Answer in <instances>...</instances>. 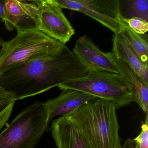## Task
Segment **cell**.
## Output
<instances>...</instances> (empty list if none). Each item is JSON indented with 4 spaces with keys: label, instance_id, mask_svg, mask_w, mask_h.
Instances as JSON below:
<instances>
[{
    "label": "cell",
    "instance_id": "3957f363",
    "mask_svg": "<svg viewBox=\"0 0 148 148\" xmlns=\"http://www.w3.org/2000/svg\"><path fill=\"white\" fill-rule=\"evenodd\" d=\"M66 44L48 37L39 30L17 32L14 38H0V76L27 62L51 55Z\"/></svg>",
    "mask_w": 148,
    "mask_h": 148
},
{
    "label": "cell",
    "instance_id": "ac0fdd59",
    "mask_svg": "<svg viewBox=\"0 0 148 148\" xmlns=\"http://www.w3.org/2000/svg\"><path fill=\"white\" fill-rule=\"evenodd\" d=\"M136 148H148V113L145 114V121L141 126L139 135L133 139Z\"/></svg>",
    "mask_w": 148,
    "mask_h": 148
},
{
    "label": "cell",
    "instance_id": "ffe728a7",
    "mask_svg": "<svg viewBox=\"0 0 148 148\" xmlns=\"http://www.w3.org/2000/svg\"><path fill=\"white\" fill-rule=\"evenodd\" d=\"M5 1V0H0V18H1V20L4 17Z\"/></svg>",
    "mask_w": 148,
    "mask_h": 148
},
{
    "label": "cell",
    "instance_id": "7a4b0ae2",
    "mask_svg": "<svg viewBox=\"0 0 148 148\" xmlns=\"http://www.w3.org/2000/svg\"><path fill=\"white\" fill-rule=\"evenodd\" d=\"M114 103L96 98L67 114L80 130L89 148H121Z\"/></svg>",
    "mask_w": 148,
    "mask_h": 148
},
{
    "label": "cell",
    "instance_id": "8992f818",
    "mask_svg": "<svg viewBox=\"0 0 148 148\" xmlns=\"http://www.w3.org/2000/svg\"><path fill=\"white\" fill-rule=\"evenodd\" d=\"M61 8L82 13L112 31L119 33L123 28L119 0H54Z\"/></svg>",
    "mask_w": 148,
    "mask_h": 148
},
{
    "label": "cell",
    "instance_id": "5b68a950",
    "mask_svg": "<svg viewBox=\"0 0 148 148\" xmlns=\"http://www.w3.org/2000/svg\"><path fill=\"white\" fill-rule=\"evenodd\" d=\"M58 87L61 90H76L110 101L116 105L117 109L133 102L131 90L119 73L90 71L85 77L67 81Z\"/></svg>",
    "mask_w": 148,
    "mask_h": 148
},
{
    "label": "cell",
    "instance_id": "6da1fadb",
    "mask_svg": "<svg viewBox=\"0 0 148 148\" xmlns=\"http://www.w3.org/2000/svg\"><path fill=\"white\" fill-rule=\"evenodd\" d=\"M89 70L64 45L59 51L27 62L0 76V86L15 100L36 96L70 80L83 77Z\"/></svg>",
    "mask_w": 148,
    "mask_h": 148
},
{
    "label": "cell",
    "instance_id": "5bb4252c",
    "mask_svg": "<svg viewBox=\"0 0 148 148\" xmlns=\"http://www.w3.org/2000/svg\"><path fill=\"white\" fill-rule=\"evenodd\" d=\"M121 21L123 28L120 32L137 54L141 61L148 65V44L147 35L145 34H140L136 33L132 31L122 20Z\"/></svg>",
    "mask_w": 148,
    "mask_h": 148
},
{
    "label": "cell",
    "instance_id": "d6986e66",
    "mask_svg": "<svg viewBox=\"0 0 148 148\" xmlns=\"http://www.w3.org/2000/svg\"><path fill=\"white\" fill-rule=\"evenodd\" d=\"M121 148H136V143L133 139H126L124 143L121 145Z\"/></svg>",
    "mask_w": 148,
    "mask_h": 148
},
{
    "label": "cell",
    "instance_id": "8fae6325",
    "mask_svg": "<svg viewBox=\"0 0 148 148\" xmlns=\"http://www.w3.org/2000/svg\"><path fill=\"white\" fill-rule=\"evenodd\" d=\"M96 97L76 90H62L58 97L44 103L47 112L49 122L57 116L67 115L88 101Z\"/></svg>",
    "mask_w": 148,
    "mask_h": 148
},
{
    "label": "cell",
    "instance_id": "4fadbf2b",
    "mask_svg": "<svg viewBox=\"0 0 148 148\" xmlns=\"http://www.w3.org/2000/svg\"><path fill=\"white\" fill-rule=\"evenodd\" d=\"M111 52L117 58L127 64L148 84V65L141 61L121 32L113 35Z\"/></svg>",
    "mask_w": 148,
    "mask_h": 148
},
{
    "label": "cell",
    "instance_id": "277c9868",
    "mask_svg": "<svg viewBox=\"0 0 148 148\" xmlns=\"http://www.w3.org/2000/svg\"><path fill=\"white\" fill-rule=\"evenodd\" d=\"M44 103L36 102L24 109L0 133V148H34L50 131Z\"/></svg>",
    "mask_w": 148,
    "mask_h": 148
},
{
    "label": "cell",
    "instance_id": "2e32d148",
    "mask_svg": "<svg viewBox=\"0 0 148 148\" xmlns=\"http://www.w3.org/2000/svg\"><path fill=\"white\" fill-rule=\"evenodd\" d=\"M15 101L12 94L0 86V131L9 120Z\"/></svg>",
    "mask_w": 148,
    "mask_h": 148
},
{
    "label": "cell",
    "instance_id": "7c38bea8",
    "mask_svg": "<svg viewBox=\"0 0 148 148\" xmlns=\"http://www.w3.org/2000/svg\"><path fill=\"white\" fill-rule=\"evenodd\" d=\"M112 53L119 74L125 80L132 92L133 102L138 105L144 113H148V84L145 83L129 65L117 58Z\"/></svg>",
    "mask_w": 148,
    "mask_h": 148
},
{
    "label": "cell",
    "instance_id": "9a60e30c",
    "mask_svg": "<svg viewBox=\"0 0 148 148\" xmlns=\"http://www.w3.org/2000/svg\"><path fill=\"white\" fill-rule=\"evenodd\" d=\"M125 15L123 18L138 17L148 21V1L147 0H127L123 1Z\"/></svg>",
    "mask_w": 148,
    "mask_h": 148
},
{
    "label": "cell",
    "instance_id": "ba28073f",
    "mask_svg": "<svg viewBox=\"0 0 148 148\" xmlns=\"http://www.w3.org/2000/svg\"><path fill=\"white\" fill-rule=\"evenodd\" d=\"M38 7L34 1L5 0L4 17L1 20L7 30L17 32L37 28Z\"/></svg>",
    "mask_w": 148,
    "mask_h": 148
},
{
    "label": "cell",
    "instance_id": "52a82bcc",
    "mask_svg": "<svg viewBox=\"0 0 148 148\" xmlns=\"http://www.w3.org/2000/svg\"><path fill=\"white\" fill-rule=\"evenodd\" d=\"M38 7L37 30L63 44L69 41L75 31L54 0H35Z\"/></svg>",
    "mask_w": 148,
    "mask_h": 148
},
{
    "label": "cell",
    "instance_id": "e0dca14e",
    "mask_svg": "<svg viewBox=\"0 0 148 148\" xmlns=\"http://www.w3.org/2000/svg\"><path fill=\"white\" fill-rule=\"evenodd\" d=\"M121 20L132 31L138 34H145L148 32V21H146L143 19L138 17H133L130 18H125L122 16Z\"/></svg>",
    "mask_w": 148,
    "mask_h": 148
},
{
    "label": "cell",
    "instance_id": "30bf717a",
    "mask_svg": "<svg viewBox=\"0 0 148 148\" xmlns=\"http://www.w3.org/2000/svg\"><path fill=\"white\" fill-rule=\"evenodd\" d=\"M50 131L57 148H89L80 130L68 115L53 119Z\"/></svg>",
    "mask_w": 148,
    "mask_h": 148
},
{
    "label": "cell",
    "instance_id": "9c48e42d",
    "mask_svg": "<svg viewBox=\"0 0 148 148\" xmlns=\"http://www.w3.org/2000/svg\"><path fill=\"white\" fill-rule=\"evenodd\" d=\"M73 52L89 71H105L119 73L111 52L102 51L86 35L77 40Z\"/></svg>",
    "mask_w": 148,
    "mask_h": 148
}]
</instances>
